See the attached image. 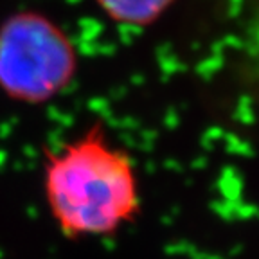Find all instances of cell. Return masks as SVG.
I'll use <instances>...</instances> for the list:
<instances>
[{"instance_id": "cell-3", "label": "cell", "mask_w": 259, "mask_h": 259, "mask_svg": "<svg viewBox=\"0 0 259 259\" xmlns=\"http://www.w3.org/2000/svg\"><path fill=\"white\" fill-rule=\"evenodd\" d=\"M180 0H94L97 9L121 27L146 29L162 20Z\"/></svg>"}, {"instance_id": "cell-2", "label": "cell", "mask_w": 259, "mask_h": 259, "mask_svg": "<svg viewBox=\"0 0 259 259\" xmlns=\"http://www.w3.org/2000/svg\"><path fill=\"white\" fill-rule=\"evenodd\" d=\"M79 51L70 32L40 9H18L0 22V94L24 106L63 96L77 77Z\"/></svg>"}, {"instance_id": "cell-1", "label": "cell", "mask_w": 259, "mask_h": 259, "mask_svg": "<svg viewBox=\"0 0 259 259\" xmlns=\"http://www.w3.org/2000/svg\"><path fill=\"white\" fill-rule=\"evenodd\" d=\"M44 198L67 239L113 236L141 214L137 164L96 122L45 151Z\"/></svg>"}]
</instances>
